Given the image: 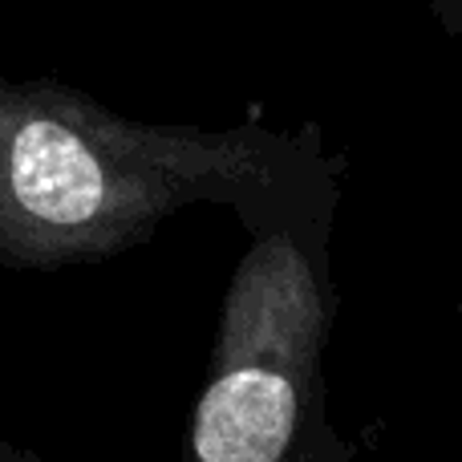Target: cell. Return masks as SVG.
I'll return each mask as SVG.
<instances>
[{
	"label": "cell",
	"mask_w": 462,
	"mask_h": 462,
	"mask_svg": "<svg viewBox=\"0 0 462 462\" xmlns=\"http://www.w3.org/2000/svg\"><path fill=\"white\" fill-rule=\"evenodd\" d=\"M333 179L317 126H159L57 78H0V268L102 263L195 203L252 231L300 224L325 211Z\"/></svg>",
	"instance_id": "6da1fadb"
},
{
	"label": "cell",
	"mask_w": 462,
	"mask_h": 462,
	"mask_svg": "<svg viewBox=\"0 0 462 462\" xmlns=\"http://www.w3.org/2000/svg\"><path fill=\"white\" fill-rule=\"evenodd\" d=\"M300 224L255 231L231 276L211 377L191 414V462H284L292 447L296 357L312 349L320 320L317 268Z\"/></svg>",
	"instance_id": "7a4b0ae2"
},
{
	"label": "cell",
	"mask_w": 462,
	"mask_h": 462,
	"mask_svg": "<svg viewBox=\"0 0 462 462\" xmlns=\"http://www.w3.org/2000/svg\"><path fill=\"white\" fill-rule=\"evenodd\" d=\"M0 462H45V458H37L32 450H24V447H16V442L0 439Z\"/></svg>",
	"instance_id": "3957f363"
}]
</instances>
